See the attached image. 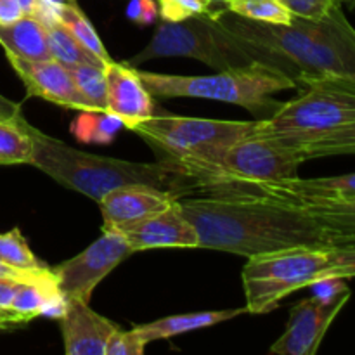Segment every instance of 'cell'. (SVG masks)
Masks as SVG:
<instances>
[{"instance_id":"1","label":"cell","mask_w":355,"mask_h":355,"mask_svg":"<svg viewBox=\"0 0 355 355\" xmlns=\"http://www.w3.org/2000/svg\"><path fill=\"white\" fill-rule=\"evenodd\" d=\"M177 201L196 227L200 248L248 259L295 246L328 248L336 245L321 222L283 201L211 194Z\"/></svg>"},{"instance_id":"2","label":"cell","mask_w":355,"mask_h":355,"mask_svg":"<svg viewBox=\"0 0 355 355\" xmlns=\"http://www.w3.org/2000/svg\"><path fill=\"white\" fill-rule=\"evenodd\" d=\"M208 14L297 85L319 78H355V28L342 7L319 19L295 16L288 24L259 23L227 9Z\"/></svg>"},{"instance_id":"3","label":"cell","mask_w":355,"mask_h":355,"mask_svg":"<svg viewBox=\"0 0 355 355\" xmlns=\"http://www.w3.org/2000/svg\"><path fill=\"white\" fill-rule=\"evenodd\" d=\"M28 130L33 137L31 165L61 186L85 194L94 201H99L111 189L132 184H144L175 194L177 191L194 187L180 168L163 159L159 163H135L107 158L73 148L33 125Z\"/></svg>"},{"instance_id":"4","label":"cell","mask_w":355,"mask_h":355,"mask_svg":"<svg viewBox=\"0 0 355 355\" xmlns=\"http://www.w3.org/2000/svg\"><path fill=\"white\" fill-rule=\"evenodd\" d=\"M137 73L151 96L200 97L236 104L252 111L257 120L269 118L283 104L272 99L274 94L297 87L291 76L263 62L224 69L210 76L163 75L141 69Z\"/></svg>"},{"instance_id":"5","label":"cell","mask_w":355,"mask_h":355,"mask_svg":"<svg viewBox=\"0 0 355 355\" xmlns=\"http://www.w3.org/2000/svg\"><path fill=\"white\" fill-rule=\"evenodd\" d=\"M304 155L276 137L253 134L234 142L208 162L189 163L180 172L207 193L232 186L279 182L298 177Z\"/></svg>"},{"instance_id":"6","label":"cell","mask_w":355,"mask_h":355,"mask_svg":"<svg viewBox=\"0 0 355 355\" xmlns=\"http://www.w3.org/2000/svg\"><path fill=\"white\" fill-rule=\"evenodd\" d=\"M352 121L355 78H319L305 83L300 96L281 104L269 118L259 120L257 134L297 148Z\"/></svg>"},{"instance_id":"7","label":"cell","mask_w":355,"mask_h":355,"mask_svg":"<svg viewBox=\"0 0 355 355\" xmlns=\"http://www.w3.org/2000/svg\"><path fill=\"white\" fill-rule=\"evenodd\" d=\"M172 55L198 59L217 71L248 66L253 62L267 64L255 47L229 33L208 12L177 23H159L151 42L137 55L125 61V64L135 66L149 59Z\"/></svg>"},{"instance_id":"8","label":"cell","mask_w":355,"mask_h":355,"mask_svg":"<svg viewBox=\"0 0 355 355\" xmlns=\"http://www.w3.org/2000/svg\"><path fill=\"white\" fill-rule=\"evenodd\" d=\"M259 120L232 121L163 114L135 125L132 132L151 144L163 162L180 168L208 162L234 142L257 134Z\"/></svg>"},{"instance_id":"9","label":"cell","mask_w":355,"mask_h":355,"mask_svg":"<svg viewBox=\"0 0 355 355\" xmlns=\"http://www.w3.org/2000/svg\"><path fill=\"white\" fill-rule=\"evenodd\" d=\"M329 248L295 246L248 257L241 274L248 314H267L288 295L324 279Z\"/></svg>"},{"instance_id":"10","label":"cell","mask_w":355,"mask_h":355,"mask_svg":"<svg viewBox=\"0 0 355 355\" xmlns=\"http://www.w3.org/2000/svg\"><path fill=\"white\" fill-rule=\"evenodd\" d=\"M132 253H135L134 248L123 236L114 231H104L82 253L52 267L51 270L66 300L89 304L97 284L110 276Z\"/></svg>"},{"instance_id":"11","label":"cell","mask_w":355,"mask_h":355,"mask_svg":"<svg viewBox=\"0 0 355 355\" xmlns=\"http://www.w3.org/2000/svg\"><path fill=\"white\" fill-rule=\"evenodd\" d=\"M350 295H343L333 302H324L318 297L298 302L291 309L284 333L270 347V354L315 355L329 326L350 300Z\"/></svg>"},{"instance_id":"12","label":"cell","mask_w":355,"mask_h":355,"mask_svg":"<svg viewBox=\"0 0 355 355\" xmlns=\"http://www.w3.org/2000/svg\"><path fill=\"white\" fill-rule=\"evenodd\" d=\"M177 200L179 194L170 191L144 184H132L111 189L97 203L103 214L104 231H120L127 225L137 224L166 210Z\"/></svg>"},{"instance_id":"13","label":"cell","mask_w":355,"mask_h":355,"mask_svg":"<svg viewBox=\"0 0 355 355\" xmlns=\"http://www.w3.org/2000/svg\"><path fill=\"white\" fill-rule=\"evenodd\" d=\"M7 59L24 83L30 97H40L69 110L90 111L73 83L69 68L64 64L52 58L28 61L16 55H7Z\"/></svg>"},{"instance_id":"14","label":"cell","mask_w":355,"mask_h":355,"mask_svg":"<svg viewBox=\"0 0 355 355\" xmlns=\"http://www.w3.org/2000/svg\"><path fill=\"white\" fill-rule=\"evenodd\" d=\"M114 232L123 236L134 252L155 248H200L196 227L184 215L179 201L153 217Z\"/></svg>"},{"instance_id":"15","label":"cell","mask_w":355,"mask_h":355,"mask_svg":"<svg viewBox=\"0 0 355 355\" xmlns=\"http://www.w3.org/2000/svg\"><path fill=\"white\" fill-rule=\"evenodd\" d=\"M106 75V111L120 118L123 127L135 125L155 116V101L146 89L134 66L110 61L104 64Z\"/></svg>"},{"instance_id":"16","label":"cell","mask_w":355,"mask_h":355,"mask_svg":"<svg viewBox=\"0 0 355 355\" xmlns=\"http://www.w3.org/2000/svg\"><path fill=\"white\" fill-rule=\"evenodd\" d=\"M59 324L66 355H106L107 342L120 329L80 300H68Z\"/></svg>"},{"instance_id":"17","label":"cell","mask_w":355,"mask_h":355,"mask_svg":"<svg viewBox=\"0 0 355 355\" xmlns=\"http://www.w3.org/2000/svg\"><path fill=\"white\" fill-rule=\"evenodd\" d=\"M246 307L227 309V311H205L191 312V314H177L168 318L158 319V321L148 322V324L134 326L135 331L142 336L146 343L158 342V340H168L182 333L196 331L201 328H210L218 322L229 321L232 318L246 314Z\"/></svg>"},{"instance_id":"18","label":"cell","mask_w":355,"mask_h":355,"mask_svg":"<svg viewBox=\"0 0 355 355\" xmlns=\"http://www.w3.org/2000/svg\"><path fill=\"white\" fill-rule=\"evenodd\" d=\"M0 45L6 55H16L28 61L51 58L45 26L33 14L19 17L14 23L0 24Z\"/></svg>"},{"instance_id":"19","label":"cell","mask_w":355,"mask_h":355,"mask_svg":"<svg viewBox=\"0 0 355 355\" xmlns=\"http://www.w3.org/2000/svg\"><path fill=\"white\" fill-rule=\"evenodd\" d=\"M61 295L62 293L59 291L54 274L45 277V279L23 283L19 290H17L10 307L6 312H2L0 318H2L6 326L23 324V322H28L42 315L49 302L61 297Z\"/></svg>"},{"instance_id":"20","label":"cell","mask_w":355,"mask_h":355,"mask_svg":"<svg viewBox=\"0 0 355 355\" xmlns=\"http://www.w3.org/2000/svg\"><path fill=\"white\" fill-rule=\"evenodd\" d=\"M321 222L336 245L355 243V200L331 203H290Z\"/></svg>"},{"instance_id":"21","label":"cell","mask_w":355,"mask_h":355,"mask_svg":"<svg viewBox=\"0 0 355 355\" xmlns=\"http://www.w3.org/2000/svg\"><path fill=\"white\" fill-rule=\"evenodd\" d=\"M26 118H0V165H31L33 137Z\"/></svg>"},{"instance_id":"22","label":"cell","mask_w":355,"mask_h":355,"mask_svg":"<svg viewBox=\"0 0 355 355\" xmlns=\"http://www.w3.org/2000/svg\"><path fill=\"white\" fill-rule=\"evenodd\" d=\"M58 19L62 26H66L69 30V33L97 59L103 64H107L111 59V55L107 54L106 47H104L103 40L97 35L96 28L92 26L89 17L85 16L82 9L78 7L76 0H64L61 3L58 10Z\"/></svg>"},{"instance_id":"23","label":"cell","mask_w":355,"mask_h":355,"mask_svg":"<svg viewBox=\"0 0 355 355\" xmlns=\"http://www.w3.org/2000/svg\"><path fill=\"white\" fill-rule=\"evenodd\" d=\"M42 24L45 26V33H47V47L52 59L64 64L66 68L76 64H103L59 21Z\"/></svg>"},{"instance_id":"24","label":"cell","mask_w":355,"mask_h":355,"mask_svg":"<svg viewBox=\"0 0 355 355\" xmlns=\"http://www.w3.org/2000/svg\"><path fill=\"white\" fill-rule=\"evenodd\" d=\"M121 127L120 118L107 111H80L78 118L71 123V132L82 142L107 144Z\"/></svg>"},{"instance_id":"25","label":"cell","mask_w":355,"mask_h":355,"mask_svg":"<svg viewBox=\"0 0 355 355\" xmlns=\"http://www.w3.org/2000/svg\"><path fill=\"white\" fill-rule=\"evenodd\" d=\"M298 151L304 155L305 162L324 156L355 155V121L343 127L335 128L318 139L297 146Z\"/></svg>"},{"instance_id":"26","label":"cell","mask_w":355,"mask_h":355,"mask_svg":"<svg viewBox=\"0 0 355 355\" xmlns=\"http://www.w3.org/2000/svg\"><path fill=\"white\" fill-rule=\"evenodd\" d=\"M73 83L90 111H106V75L103 64H76L69 68Z\"/></svg>"},{"instance_id":"27","label":"cell","mask_w":355,"mask_h":355,"mask_svg":"<svg viewBox=\"0 0 355 355\" xmlns=\"http://www.w3.org/2000/svg\"><path fill=\"white\" fill-rule=\"evenodd\" d=\"M224 7L246 19L267 24H288L295 17L279 0H227Z\"/></svg>"},{"instance_id":"28","label":"cell","mask_w":355,"mask_h":355,"mask_svg":"<svg viewBox=\"0 0 355 355\" xmlns=\"http://www.w3.org/2000/svg\"><path fill=\"white\" fill-rule=\"evenodd\" d=\"M0 262L23 270H38L47 267L33 255L17 227L0 234Z\"/></svg>"},{"instance_id":"29","label":"cell","mask_w":355,"mask_h":355,"mask_svg":"<svg viewBox=\"0 0 355 355\" xmlns=\"http://www.w3.org/2000/svg\"><path fill=\"white\" fill-rule=\"evenodd\" d=\"M158 12L163 21L177 23L189 17L207 14L211 0H158Z\"/></svg>"},{"instance_id":"30","label":"cell","mask_w":355,"mask_h":355,"mask_svg":"<svg viewBox=\"0 0 355 355\" xmlns=\"http://www.w3.org/2000/svg\"><path fill=\"white\" fill-rule=\"evenodd\" d=\"M329 277H342V279L355 277V243L335 245L329 248V263L324 279Z\"/></svg>"},{"instance_id":"31","label":"cell","mask_w":355,"mask_h":355,"mask_svg":"<svg viewBox=\"0 0 355 355\" xmlns=\"http://www.w3.org/2000/svg\"><path fill=\"white\" fill-rule=\"evenodd\" d=\"M284 7L298 17L319 19L336 7H342L345 0H279Z\"/></svg>"},{"instance_id":"32","label":"cell","mask_w":355,"mask_h":355,"mask_svg":"<svg viewBox=\"0 0 355 355\" xmlns=\"http://www.w3.org/2000/svg\"><path fill=\"white\" fill-rule=\"evenodd\" d=\"M148 343L134 328L128 331L118 329L107 342L106 355H142Z\"/></svg>"},{"instance_id":"33","label":"cell","mask_w":355,"mask_h":355,"mask_svg":"<svg viewBox=\"0 0 355 355\" xmlns=\"http://www.w3.org/2000/svg\"><path fill=\"white\" fill-rule=\"evenodd\" d=\"M38 0H0V24H9L35 12Z\"/></svg>"},{"instance_id":"34","label":"cell","mask_w":355,"mask_h":355,"mask_svg":"<svg viewBox=\"0 0 355 355\" xmlns=\"http://www.w3.org/2000/svg\"><path fill=\"white\" fill-rule=\"evenodd\" d=\"M49 276H52L51 267H44V269L38 270H23L0 262V277H3V279H17L23 281V283H30V281L45 279Z\"/></svg>"},{"instance_id":"35","label":"cell","mask_w":355,"mask_h":355,"mask_svg":"<svg viewBox=\"0 0 355 355\" xmlns=\"http://www.w3.org/2000/svg\"><path fill=\"white\" fill-rule=\"evenodd\" d=\"M158 14L155 2L153 0H132L130 7H128V16L130 19H134L135 23L148 24Z\"/></svg>"},{"instance_id":"36","label":"cell","mask_w":355,"mask_h":355,"mask_svg":"<svg viewBox=\"0 0 355 355\" xmlns=\"http://www.w3.org/2000/svg\"><path fill=\"white\" fill-rule=\"evenodd\" d=\"M21 284H23V281L3 279V277H0V314L10 307V304H12L14 297H16Z\"/></svg>"},{"instance_id":"37","label":"cell","mask_w":355,"mask_h":355,"mask_svg":"<svg viewBox=\"0 0 355 355\" xmlns=\"http://www.w3.org/2000/svg\"><path fill=\"white\" fill-rule=\"evenodd\" d=\"M0 118H23L21 106L14 101L0 96Z\"/></svg>"},{"instance_id":"38","label":"cell","mask_w":355,"mask_h":355,"mask_svg":"<svg viewBox=\"0 0 355 355\" xmlns=\"http://www.w3.org/2000/svg\"><path fill=\"white\" fill-rule=\"evenodd\" d=\"M225 2H227V0H211V6H210V10H208V12H211V10L225 9V7H224Z\"/></svg>"},{"instance_id":"39","label":"cell","mask_w":355,"mask_h":355,"mask_svg":"<svg viewBox=\"0 0 355 355\" xmlns=\"http://www.w3.org/2000/svg\"><path fill=\"white\" fill-rule=\"evenodd\" d=\"M343 3H345V6H349L352 10H355V0H345Z\"/></svg>"},{"instance_id":"40","label":"cell","mask_w":355,"mask_h":355,"mask_svg":"<svg viewBox=\"0 0 355 355\" xmlns=\"http://www.w3.org/2000/svg\"><path fill=\"white\" fill-rule=\"evenodd\" d=\"M2 328H6V324H3V321H2V318H0V329Z\"/></svg>"}]
</instances>
